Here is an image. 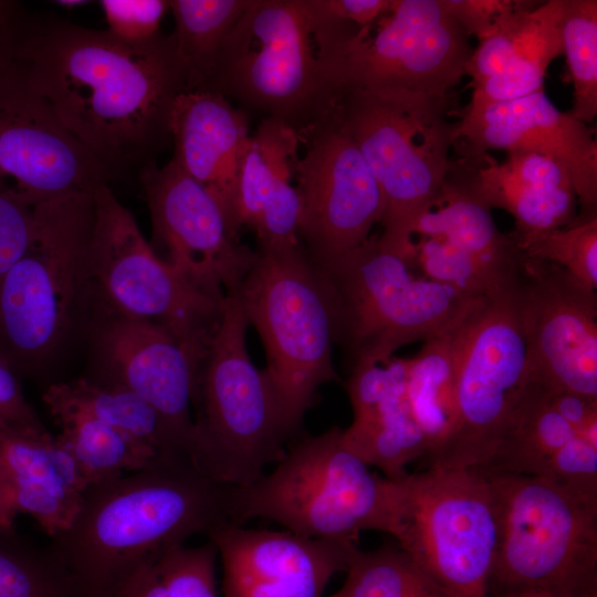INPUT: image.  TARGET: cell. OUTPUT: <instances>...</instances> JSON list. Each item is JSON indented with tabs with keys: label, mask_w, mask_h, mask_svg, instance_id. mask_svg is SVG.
Segmentation results:
<instances>
[{
	"label": "cell",
	"mask_w": 597,
	"mask_h": 597,
	"mask_svg": "<svg viewBox=\"0 0 597 597\" xmlns=\"http://www.w3.org/2000/svg\"><path fill=\"white\" fill-rule=\"evenodd\" d=\"M13 64L114 177L139 171L170 138L171 108L184 93L170 34L134 45L30 13Z\"/></svg>",
	"instance_id": "cell-1"
},
{
	"label": "cell",
	"mask_w": 597,
	"mask_h": 597,
	"mask_svg": "<svg viewBox=\"0 0 597 597\" xmlns=\"http://www.w3.org/2000/svg\"><path fill=\"white\" fill-rule=\"evenodd\" d=\"M232 488L185 454L159 453L142 470L88 485L72 523L49 547L80 597H112L144 563L233 524Z\"/></svg>",
	"instance_id": "cell-2"
},
{
	"label": "cell",
	"mask_w": 597,
	"mask_h": 597,
	"mask_svg": "<svg viewBox=\"0 0 597 597\" xmlns=\"http://www.w3.org/2000/svg\"><path fill=\"white\" fill-rule=\"evenodd\" d=\"M91 192L35 207L31 241L0 281V356L20 376L44 371L93 315Z\"/></svg>",
	"instance_id": "cell-3"
},
{
	"label": "cell",
	"mask_w": 597,
	"mask_h": 597,
	"mask_svg": "<svg viewBox=\"0 0 597 597\" xmlns=\"http://www.w3.org/2000/svg\"><path fill=\"white\" fill-rule=\"evenodd\" d=\"M249 321L239 290L224 297L221 316L193 384L192 464L214 482L248 486L286 453L276 401L263 369L248 353Z\"/></svg>",
	"instance_id": "cell-4"
},
{
	"label": "cell",
	"mask_w": 597,
	"mask_h": 597,
	"mask_svg": "<svg viewBox=\"0 0 597 597\" xmlns=\"http://www.w3.org/2000/svg\"><path fill=\"white\" fill-rule=\"evenodd\" d=\"M368 467L345 444L337 427L304 438L272 472L232 488V523L260 517L303 537L354 544L363 531L389 534L394 480Z\"/></svg>",
	"instance_id": "cell-5"
},
{
	"label": "cell",
	"mask_w": 597,
	"mask_h": 597,
	"mask_svg": "<svg viewBox=\"0 0 597 597\" xmlns=\"http://www.w3.org/2000/svg\"><path fill=\"white\" fill-rule=\"evenodd\" d=\"M266 353L263 369L290 437L317 389L337 380L336 314L329 285L298 245L260 249L239 287Z\"/></svg>",
	"instance_id": "cell-6"
},
{
	"label": "cell",
	"mask_w": 597,
	"mask_h": 597,
	"mask_svg": "<svg viewBox=\"0 0 597 597\" xmlns=\"http://www.w3.org/2000/svg\"><path fill=\"white\" fill-rule=\"evenodd\" d=\"M376 29L342 22L316 40L327 97L349 93L449 95L465 75L470 35L447 0H390Z\"/></svg>",
	"instance_id": "cell-7"
},
{
	"label": "cell",
	"mask_w": 597,
	"mask_h": 597,
	"mask_svg": "<svg viewBox=\"0 0 597 597\" xmlns=\"http://www.w3.org/2000/svg\"><path fill=\"white\" fill-rule=\"evenodd\" d=\"M481 469L499 513L489 597H597V499L542 478Z\"/></svg>",
	"instance_id": "cell-8"
},
{
	"label": "cell",
	"mask_w": 597,
	"mask_h": 597,
	"mask_svg": "<svg viewBox=\"0 0 597 597\" xmlns=\"http://www.w3.org/2000/svg\"><path fill=\"white\" fill-rule=\"evenodd\" d=\"M450 94L349 93L331 111L367 160L381 190L380 240L405 254L410 229L438 196L452 166Z\"/></svg>",
	"instance_id": "cell-9"
},
{
	"label": "cell",
	"mask_w": 597,
	"mask_h": 597,
	"mask_svg": "<svg viewBox=\"0 0 597 597\" xmlns=\"http://www.w3.org/2000/svg\"><path fill=\"white\" fill-rule=\"evenodd\" d=\"M320 270L334 300L336 342L353 365L384 362L406 344L446 333L486 298L420 275L379 235Z\"/></svg>",
	"instance_id": "cell-10"
},
{
	"label": "cell",
	"mask_w": 597,
	"mask_h": 597,
	"mask_svg": "<svg viewBox=\"0 0 597 597\" xmlns=\"http://www.w3.org/2000/svg\"><path fill=\"white\" fill-rule=\"evenodd\" d=\"M394 483L397 545L451 597H489L499 513L484 471L429 467Z\"/></svg>",
	"instance_id": "cell-11"
},
{
	"label": "cell",
	"mask_w": 597,
	"mask_h": 597,
	"mask_svg": "<svg viewBox=\"0 0 597 597\" xmlns=\"http://www.w3.org/2000/svg\"><path fill=\"white\" fill-rule=\"evenodd\" d=\"M314 27L311 0H250L203 90L235 98L296 132L300 123L314 127L331 111Z\"/></svg>",
	"instance_id": "cell-12"
},
{
	"label": "cell",
	"mask_w": 597,
	"mask_h": 597,
	"mask_svg": "<svg viewBox=\"0 0 597 597\" xmlns=\"http://www.w3.org/2000/svg\"><path fill=\"white\" fill-rule=\"evenodd\" d=\"M514 290L483 298L450 331L457 423L429 467H484L531 384Z\"/></svg>",
	"instance_id": "cell-13"
},
{
	"label": "cell",
	"mask_w": 597,
	"mask_h": 597,
	"mask_svg": "<svg viewBox=\"0 0 597 597\" xmlns=\"http://www.w3.org/2000/svg\"><path fill=\"white\" fill-rule=\"evenodd\" d=\"M92 195L88 264L94 310L157 323L202 360L224 301L197 290L156 254L108 184L97 185Z\"/></svg>",
	"instance_id": "cell-14"
},
{
	"label": "cell",
	"mask_w": 597,
	"mask_h": 597,
	"mask_svg": "<svg viewBox=\"0 0 597 597\" xmlns=\"http://www.w3.org/2000/svg\"><path fill=\"white\" fill-rule=\"evenodd\" d=\"M151 220V248L192 286L223 302L240 287L255 252L219 202L171 157L138 171Z\"/></svg>",
	"instance_id": "cell-15"
},
{
	"label": "cell",
	"mask_w": 597,
	"mask_h": 597,
	"mask_svg": "<svg viewBox=\"0 0 597 597\" xmlns=\"http://www.w3.org/2000/svg\"><path fill=\"white\" fill-rule=\"evenodd\" d=\"M113 178L13 63L0 71V192L36 207Z\"/></svg>",
	"instance_id": "cell-16"
},
{
	"label": "cell",
	"mask_w": 597,
	"mask_h": 597,
	"mask_svg": "<svg viewBox=\"0 0 597 597\" xmlns=\"http://www.w3.org/2000/svg\"><path fill=\"white\" fill-rule=\"evenodd\" d=\"M312 133L294 175L302 203L298 237L321 269L369 238L384 218L385 202L364 155L334 118L321 122Z\"/></svg>",
	"instance_id": "cell-17"
},
{
	"label": "cell",
	"mask_w": 597,
	"mask_h": 597,
	"mask_svg": "<svg viewBox=\"0 0 597 597\" xmlns=\"http://www.w3.org/2000/svg\"><path fill=\"white\" fill-rule=\"evenodd\" d=\"M530 379L597 399V298L563 268L526 256L514 290Z\"/></svg>",
	"instance_id": "cell-18"
},
{
	"label": "cell",
	"mask_w": 597,
	"mask_h": 597,
	"mask_svg": "<svg viewBox=\"0 0 597 597\" xmlns=\"http://www.w3.org/2000/svg\"><path fill=\"white\" fill-rule=\"evenodd\" d=\"M87 333L97 360L88 379L146 400L188 457L192 391L201 359L167 328L147 320L94 310Z\"/></svg>",
	"instance_id": "cell-19"
},
{
	"label": "cell",
	"mask_w": 597,
	"mask_h": 597,
	"mask_svg": "<svg viewBox=\"0 0 597 597\" xmlns=\"http://www.w3.org/2000/svg\"><path fill=\"white\" fill-rule=\"evenodd\" d=\"M455 145L476 153L503 149L535 153L568 172L582 216L596 213L597 140L595 129L559 111L544 88L520 98L463 111L455 122Z\"/></svg>",
	"instance_id": "cell-20"
},
{
	"label": "cell",
	"mask_w": 597,
	"mask_h": 597,
	"mask_svg": "<svg viewBox=\"0 0 597 597\" xmlns=\"http://www.w3.org/2000/svg\"><path fill=\"white\" fill-rule=\"evenodd\" d=\"M208 538L222 564V597H323L346 572L354 543L227 524Z\"/></svg>",
	"instance_id": "cell-21"
},
{
	"label": "cell",
	"mask_w": 597,
	"mask_h": 597,
	"mask_svg": "<svg viewBox=\"0 0 597 597\" xmlns=\"http://www.w3.org/2000/svg\"><path fill=\"white\" fill-rule=\"evenodd\" d=\"M517 1L479 40L465 67L473 88L464 111L523 97L543 88L549 64L563 54V0Z\"/></svg>",
	"instance_id": "cell-22"
},
{
	"label": "cell",
	"mask_w": 597,
	"mask_h": 597,
	"mask_svg": "<svg viewBox=\"0 0 597 597\" xmlns=\"http://www.w3.org/2000/svg\"><path fill=\"white\" fill-rule=\"evenodd\" d=\"M406 370L401 358L358 363L346 384L354 418L342 430L343 440L389 480L405 478L407 465L431 450L407 398Z\"/></svg>",
	"instance_id": "cell-23"
},
{
	"label": "cell",
	"mask_w": 597,
	"mask_h": 597,
	"mask_svg": "<svg viewBox=\"0 0 597 597\" xmlns=\"http://www.w3.org/2000/svg\"><path fill=\"white\" fill-rule=\"evenodd\" d=\"M0 483L17 513L51 537L72 523L87 489L66 447L46 430L0 422Z\"/></svg>",
	"instance_id": "cell-24"
},
{
	"label": "cell",
	"mask_w": 597,
	"mask_h": 597,
	"mask_svg": "<svg viewBox=\"0 0 597 597\" xmlns=\"http://www.w3.org/2000/svg\"><path fill=\"white\" fill-rule=\"evenodd\" d=\"M470 181L492 209L515 219V232L535 233L570 224L576 218L577 197L567 170L552 158L535 153H509L499 163L488 153L453 147Z\"/></svg>",
	"instance_id": "cell-25"
},
{
	"label": "cell",
	"mask_w": 597,
	"mask_h": 597,
	"mask_svg": "<svg viewBox=\"0 0 597 597\" xmlns=\"http://www.w3.org/2000/svg\"><path fill=\"white\" fill-rule=\"evenodd\" d=\"M172 157L222 207L239 230L234 214L238 170L249 140V119L223 95L208 90L180 93L169 124Z\"/></svg>",
	"instance_id": "cell-26"
},
{
	"label": "cell",
	"mask_w": 597,
	"mask_h": 597,
	"mask_svg": "<svg viewBox=\"0 0 597 597\" xmlns=\"http://www.w3.org/2000/svg\"><path fill=\"white\" fill-rule=\"evenodd\" d=\"M413 235L449 242L512 286H516L526 259L512 234L499 230L491 208L458 159L452 160L438 196L415 219L409 239Z\"/></svg>",
	"instance_id": "cell-27"
},
{
	"label": "cell",
	"mask_w": 597,
	"mask_h": 597,
	"mask_svg": "<svg viewBox=\"0 0 597 597\" xmlns=\"http://www.w3.org/2000/svg\"><path fill=\"white\" fill-rule=\"evenodd\" d=\"M42 399L53 418L86 416L134 436L158 453L185 454L159 413L142 397L125 388L83 377L50 384Z\"/></svg>",
	"instance_id": "cell-28"
},
{
	"label": "cell",
	"mask_w": 597,
	"mask_h": 597,
	"mask_svg": "<svg viewBox=\"0 0 597 597\" xmlns=\"http://www.w3.org/2000/svg\"><path fill=\"white\" fill-rule=\"evenodd\" d=\"M579 434L531 381L492 458L481 468L540 476L549 459Z\"/></svg>",
	"instance_id": "cell-29"
},
{
	"label": "cell",
	"mask_w": 597,
	"mask_h": 597,
	"mask_svg": "<svg viewBox=\"0 0 597 597\" xmlns=\"http://www.w3.org/2000/svg\"><path fill=\"white\" fill-rule=\"evenodd\" d=\"M250 0H170V34L184 92L203 90L230 30Z\"/></svg>",
	"instance_id": "cell-30"
},
{
	"label": "cell",
	"mask_w": 597,
	"mask_h": 597,
	"mask_svg": "<svg viewBox=\"0 0 597 597\" xmlns=\"http://www.w3.org/2000/svg\"><path fill=\"white\" fill-rule=\"evenodd\" d=\"M450 331L426 339L421 349L406 359L407 398L417 423L430 443L427 458L444 444L457 423Z\"/></svg>",
	"instance_id": "cell-31"
},
{
	"label": "cell",
	"mask_w": 597,
	"mask_h": 597,
	"mask_svg": "<svg viewBox=\"0 0 597 597\" xmlns=\"http://www.w3.org/2000/svg\"><path fill=\"white\" fill-rule=\"evenodd\" d=\"M298 133L287 124L265 118L243 150L235 185L234 214L240 227L253 228L277 187L292 179Z\"/></svg>",
	"instance_id": "cell-32"
},
{
	"label": "cell",
	"mask_w": 597,
	"mask_h": 597,
	"mask_svg": "<svg viewBox=\"0 0 597 597\" xmlns=\"http://www.w3.org/2000/svg\"><path fill=\"white\" fill-rule=\"evenodd\" d=\"M87 486L145 468L157 454L153 447L111 425L82 415L54 418Z\"/></svg>",
	"instance_id": "cell-33"
},
{
	"label": "cell",
	"mask_w": 597,
	"mask_h": 597,
	"mask_svg": "<svg viewBox=\"0 0 597 597\" xmlns=\"http://www.w3.org/2000/svg\"><path fill=\"white\" fill-rule=\"evenodd\" d=\"M338 597H451L397 545L357 548Z\"/></svg>",
	"instance_id": "cell-34"
},
{
	"label": "cell",
	"mask_w": 597,
	"mask_h": 597,
	"mask_svg": "<svg viewBox=\"0 0 597 597\" xmlns=\"http://www.w3.org/2000/svg\"><path fill=\"white\" fill-rule=\"evenodd\" d=\"M0 597H80L50 547L0 527Z\"/></svg>",
	"instance_id": "cell-35"
},
{
	"label": "cell",
	"mask_w": 597,
	"mask_h": 597,
	"mask_svg": "<svg viewBox=\"0 0 597 597\" xmlns=\"http://www.w3.org/2000/svg\"><path fill=\"white\" fill-rule=\"evenodd\" d=\"M561 41L574 88L569 113L588 125L597 115L596 0H563Z\"/></svg>",
	"instance_id": "cell-36"
},
{
	"label": "cell",
	"mask_w": 597,
	"mask_h": 597,
	"mask_svg": "<svg viewBox=\"0 0 597 597\" xmlns=\"http://www.w3.org/2000/svg\"><path fill=\"white\" fill-rule=\"evenodd\" d=\"M511 234L526 256L556 264L596 291L597 213L579 216L558 229L535 233L513 231Z\"/></svg>",
	"instance_id": "cell-37"
},
{
	"label": "cell",
	"mask_w": 597,
	"mask_h": 597,
	"mask_svg": "<svg viewBox=\"0 0 597 597\" xmlns=\"http://www.w3.org/2000/svg\"><path fill=\"white\" fill-rule=\"evenodd\" d=\"M217 558V547L208 540L196 547L181 544L166 549L156 566L169 597H219Z\"/></svg>",
	"instance_id": "cell-38"
},
{
	"label": "cell",
	"mask_w": 597,
	"mask_h": 597,
	"mask_svg": "<svg viewBox=\"0 0 597 597\" xmlns=\"http://www.w3.org/2000/svg\"><path fill=\"white\" fill-rule=\"evenodd\" d=\"M537 478L597 499V440L577 434L554 453Z\"/></svg>",
	"instance_id": "cell-39"
},
{
	"label": "cell",
	"mask_w": 597,
	"mask_h": 597,
	"mask_svg": "<svg viewBox=\"0 0 597 597\" xmlns=\"http://www.w3.org/2000/svg\"><path fill=\"white\" fill-rule=\"evenodd\" d=\"M100 4L107 21V31L134 45L158 38L161 20L169 11L167 0H102Z\"/></svg>",
	"instance_id": "cell-40"
},
{
	"label": "cell",
	"mask_w": 597,
	"mask_h": 597,
	"mask_svg": "<svg viewBox=\"0 0 597 597\" xmlns=\"http://www.w3.org/2000/svg\"><path fill=\"white\" fill-rule=\"evenodd\" d=\"M34 222L35 207L0 192V281L28 249Z\"/></svg>",
	"instance_id": "cell-41"
},
{
	"label": "cell",
	"mask_w": 597,
	"mask_h": 597,
	"mask_svg": "<svg viewBox=\"0 0 597 597\" xmlns=\"http://www.w3.org/2000/svg\"><path fill=\"white\" fill-rule=\"evenodd\" d=\"M19 378L0 356V422L46 430L27 401Z\"/></svg>",
	"instance_id": "cell-42"
},
{
	"label": "cell",
	"mask_w": 597,
	"mask_h": 597,
	"mask_svg": "<svg viewBox=\"0 0 597 597\" xmlns=\"http://www.w3.org/2000/svg\"><path fill=\"white\" fill-rule=\"evenodd\" d=\"M516 0H447L450 11L465 32L478 40L493 27L496 19L516 4Z\"/></svg>",
	"instance_id": "cell-43"
},
{
	"label": "cell",
	"mask_w": 597,
	"mask_h": 597,
	"mask_svg": "<svg viewBox=\"0 0 597 597\" xmlns=\"http://www.w3.org/2000/svg\"><path fill=\"white\" fill-rule=\"evenodd\" d=\"M29 17L21 2L0 0V71L13 63Z\"/></svg>",
	"instance_id": "cell-44"
},
{
	"label": "cell",
	"mask_w": 597,
	"mask_h": 597,
	"mask_svg": "<svg viewBox=\"0 0 597 597\" xmlns=\"http://www.w3.org/2000/svg\"><path fill=\"white\" fill-rule=\"evenodd\" d=\"M317 7L335 19L359 29H369L387 11L390 0H315Z\"/></svg>",
	"instance_id": "cell-45"
},
{
	"label": "cell",
	"mask_w": 597,
	"mask_h": 597,
	"mask_svg": "<svg viewBox=\"0 0 597 597\" xmlns=\"http://www.w3.org/2000/svg\"><path fill=\"white\" fill-rule=\"evenodd\" d=\"M112 597H169L156 566V559L144 563L129 575Z\"/></svg>",
	"instance_id": "cell-46"
},
{
	"label": "cell",
	"mask_w": 597,
	"mask_h": 597,
	"mask_svg": "<svg viewBox=\"0 0 597 597\" xmlns=\"http://www.w3.org/2000/svg\"><path fill=\"white\" fill-rule=\"evenodd\" d=\"M17 511L0 483V527L13 526V520Z\"/></svg>",
	"instance_id": "cell-47"
},
{
	"label": "cell",
	"mask_w": 597,
	"mask_h": 597,
	"mask_svg": "<svg viewBox=\"0 0 597 597\" xmlns=\"http://www.w3.org/2000/svg\"><path fill=\"white\" fill-rule=\"evenodd\" d=\"M505 597H558L552 594L542 593V591H523L519 594L509 595Z\"/></svg>",
	"instance_id": "cell-48"
},
{
	"label": "cell",
	"mask_w": 597,
	"mask_h": 597,
	"mask_svg": "<svg viewBox=\"0 0 597 597\" xmlns=\"http://www.w3.org/2000/svg\"><path fill=\"white\" fill-rule=\"evenodd\" d=\"M55 3L57 6H61V7H64V8H76V7H81V6H84V4L88 3V1H83V0H59V1H55Z\"/></svg>",
	"instance_id": "cell-49"
},
{
	"label": "cell",
	"mask_w": 597,
	"mask_h": 597,
	"mask_svg": "<svg viewBox=\"0 0 597 597\" xmlns=\"http://www.w3.org/2000/svg\"><path fill=\"white\" fill-rule=\"evenodd\" d=\"M331 597H338L336 594L332 595Z\"/></svg>",
	"instance_id": "cell-50"
}]
</instances>
